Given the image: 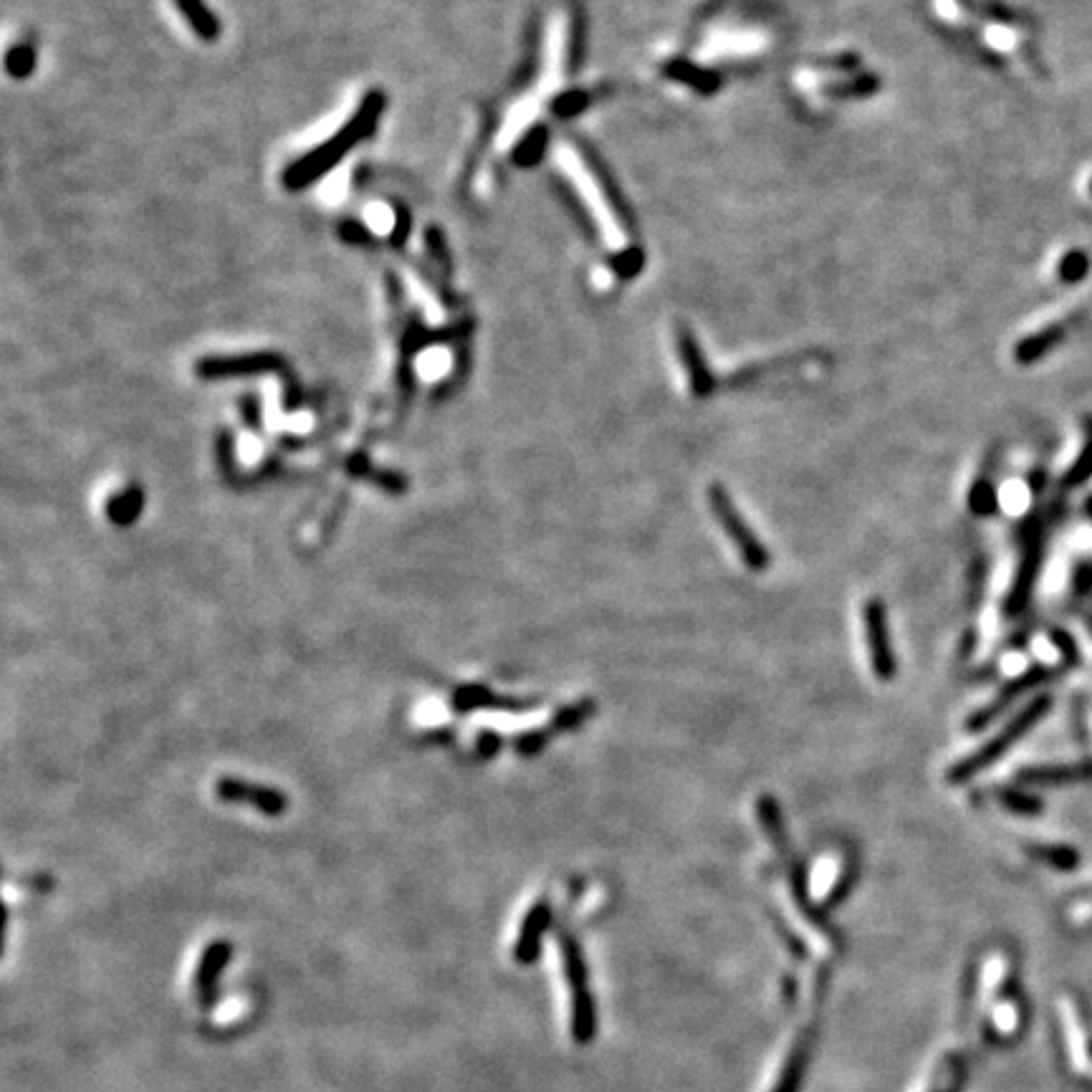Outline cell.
<instances>
[{
	"label": "cell",
	"instance_id": "6da1fadb",
	"mask_svg": "<svg viewBox=\"0 0 1092 1092\" xmlns=\"http://www.w3.org/2000/svg\"><path fill=\"white\" fill-rule=\"evenodd\" d=\"M1049 709H1052V699H1049V696H1039V699L1032 701L1030 706H1025V709L1014 715L1012 721H1009L997 736L989 738V741H986L984 746H979L974 754L963 756L961 761H956L946 774L948 782L963 784V782H969V779L979 777L981 772H986L994 761H999L1009 749H1012L1014 743L1022 741V738H1025L1027 733H1030L1032 728H1035L1037 723L1047 715Z\"/></svg>",
	"mask_w": 1092,
	"mask_h": 1092
},
{
	"label": "cell",
	"instance_id": "7a4b0ae2",
	"mask_svg": "<svg viewBox=\"0 0 1092 1092\" xmlns=\"http://www.w3.org/2000/svg\"><path fill=\"white\" fill-rule=\"evenodd\" d=\"M709 506L713 511L715 521L721 524L723 534L733 541L738 557L746 564V569H751V572H766V569L772 567V554L766 552V546L761 544L759 536L743 521L731 493L721 484H713L709 489Z\"/></svg>",
	"mask_w": 1092,
	"mask_h": 1092
},
{
	"label": "cell",
	"instance_id": "3957f363",
	"mask_svg": "<svg viewBox=\"0 0 1092 1092\" xmlns=\"http://www.w3.org/2000/svg\"><path fill=\"white\" fill-rule=\"evenodd\" d=\"M557 160H559V164H562L564 172H567V175L575 180L577 190L582 192V197H585L587 203H590L592 215L598 218V226L602 228V233L607 236V241L612 243V246L627 248L625 243H622V241H625V233H622V226H619L617 213H614V208L609 205V200H604V190L600 187L598 177L592 175L590 169L582 164V160L577 158L572 150H567V147H559Z\"/></svg>",
	"mask_w": 1092,
	"mask_h": 1092
},
{
	"label": "cell",
	"instance_id": "277c9868",
	"mask_svg": "<svg viewBox=\"0 0 1092 1092\" xmlns=\"http://www.w3.org/2000/svg\"><path fill=\"white\" fill-rule=\"evenodd\" d=\"M862 630H865L867 655H870L875 678L883 683H890L898 673V658L896 650H893V637H890L885 604L878 598L865 600V604H862Z\"/></svg>",
	"mask_w": 1092,
	"mask_h": 1092
},
{
	"label": "cell",
	"instance_id": "5b68a950",
	"mask_svg": "<svg viewBox=\"0 0 1092 1092\" xmlns=\"http://www.w3.org/2000/svg\"><path fill=\"white\" fill-rule=\"evenodd\" d=\"M1049 676H1052V670H1049V668H1044V665H1037V668L1027 670L1025 676L1014 678V681H1012V683H1007V686H1004V691H1002V693H999L997 699L991 701V704H989V706H984V709H981V710H979V713H974V715H971L969 721H966V726H969V728H974V731H979V728H984V726H986V723H991V721H994V718H997V715H999V713H1002V710H1004V709H1007V706H1009V704H1012V701H1017V699H1020L1022 693H1025V691H1030V688H1035V686H1037V683L1047 681V678H1049Z\"/></svg>",
	"mask_w": 1092,
	"mask_h": 1092
},
{
	"label": "cell",
	"instance_id": "8992f818",
	"mask_svg": "<svg viewBox=\"0 0 1092 1092\" xmlns=\"http://www.w3.org/2000/svg\"><path fill=\"white\" fill-rule=\"evenodd\" d=\"M218 797L226 802H251L259 807L264 815H281L286 807V797L269 787H254V784L236 782V779H223L218 782Z\"/></svg>",
	"mask_w": 1092,
	"mask_h": 1092
},
{
	"label": "cell",
	"instance_id": "52a82bcc",
	"mask_svg": "<svg viewBox=\"0 0 1092 1092\" xmlns=\"http://www.w3.org/2000/svg\"><path fill=\"white\" fill-rule=\"evenodd\" d=\"M1022 784L1030 787H1057V784H1075L1092 779V761H1077V764H1054V766H1027L1020 772Z\"/></svg>",
	"mask_w": 1092,
	"mask_h": 1092
},
{
	"label": "cell",
	"instance_id": "ba28073f",
	"mask_svg": "<svg viewBox=\"0 0 1092 1092\" xmlns=\"http://www.w3.org/2000/svg\"><path fill=\"white\" fill-rule=\"evenodd\" d=\"M549 921H552V911H549V903H536L529 911V916L524 918V926H521V933L516 938V946H513V956L521 963H531L539 956L541 948V935L549 928Z\"/></svg>",
	"mask_w": 1092,
	"mask_h": 1092
},
{
	"label": "cell",
	"instance_id": "9c48e42d",
	"mask_svg": "<svg viewBox=\"0 0 1092 1092\" xmlns=\"http://www.w3.org/2000/svg\"><path fill=\"white\" fill-rule=\"evenodd\" d=\"M678 350H681L683 367H686L688 380H691L693 394L706 397V394L713 389V380H710L709 367H706L704 360H701V352L699 347H696V342H693L691 334L681 332V337H678Z\"/></svg>",
	"mask_w": 1092,
	"mask_h": 1092
},
{
	"label": "cell",
	"instance_id": "30bf717a",
	"mask_svg": "<svg viewBox=\"0 0 1092 1092\" xmlns=\"http://www.w3.org/2000/svg\"><path fill=\"white\" fill-rule=\"evenodd\" d=\"M231 951L233 946L228 943V940H215V943H210V946L205 948L203 958H200V966H197V986H200L205 994L213 989L220 971L228 966V961H231Z\"/></svg>",
	"mask_w": 1092,
	"mask_h": 1092
},
{
	"label": "cell",
	"instance_id": "8fae6325",
	"mask_svg": "<svg viewBox=\"0 0 1092 1092\" xmlns=\"http://www.w3.org/2000/svg\"><path fill=\"white\" fill-rule=\"evenodd\" d=\"M1037 562H1039V546L1035 544V549L1027 554L1025 564H1022V569H1020V575H1017V582H1014V587H1012V595H1009V607H1007L1009 612H1020V609H1025L1027 600H1030L1032 585H1035Z\"/></svg>",
	"mask_w": 1092,
	"mask_h": 1092
},
{
	"label": "cell",
	"instance_id": "7c38bea8",
	"mask_svg": "<svg viewBox=\"0 0 1092 1092\" xmlns=\"http://www.w3.org/2000/svg\"><path fill=\"white\" fill-rule=\"evenodd\" d=\"M448 370H451V355L443 347H430V350H425L423 355L417 357V372L425 380L443 378Z\"/></svg>",
	"mask_w": 1092,
	"mask_h": 1092
},
{
	"label": "cell",
	"instance_id": "4fadbf2b",
	"mask_svg": "<svg viewBox=\"0 0 1092 1092\" xmlns=\"http://www.w3.org/2000/svg\"><path fill=\"white\" fill-rule=\"evenodd\" d=\"M969 511L976 516H989L997 511V493L989 481H976L969 491Z\"/></svg>",
	"mask_w": 1092,
	"mask_h": 1092
},
{
	"label": "cell",
	"instance_id": "5bb4252c",
	"mask_svg": "<svg viewBox=\"0 0 1092 1092\" xmlns=\"http://www.w3.org/2000/svg\"><path fill=\"white\" fill-rule=\"evenodd\" d=\"M999 797H1002L1007 810L1020 812V815H1039L1041 810V802L1037 797H1032V794L1022 792V789H1004Z\"/></svg>",
	"mask_w": 1092,
	"mask_h": 1092
},
{
	"label": "cell",
	"instance_id": "9a60e30c",
	"mask_svg": "<svg viewBox=\"0 0 1092 1092\" xmlns=\"http://www.w3.org/2000/svg\"><path fill=\"white\" fill-rule=\"evenodd\" d=\"M365 220H367V226H370L375 233H380V236H384V233H389L394 228L392 210H389L387 205H382V203L367 205Z\"/></svg>",
	"mask_w": 1092,
	"mask_h": 1092
},
{
	"label": "cell",
	"instance_id": "2e32d148",
	"mask_svg": "<svg viewBox=\"0 0 1092 1092\" xmlns=\"http://www.w3.org/2000/svg\"><path fill=\"white\" fill-rule=\"evenodd\" d=\"M1087 269H1090L1087 256L1080 254V251H1072V254L1064 256L1062 264H1059V276H1062L1067 283H1075L1085 276Z\"/></svg>",
	"mask_w": 1092,
	"mask_h": 1092
},
{
	"label": "cell",
	"instance_id": "e0dca14e",
	"mask_svg": "<svg viewBox=\"0 0 1092 1092\" xmlns=\"http://www.w3.org/2000/svg\"><path fill=\"white\" fill-rule=\"evenodd\" d=\"M1032 850H1035L1041 860H1047L1049 865L1059 867V870H1067V867H1072L1077 862L1075 850H1070V847H1032Z\"/></svg>",
	"mask_w": 1092,
	"mask_h": 1092
},
{
	"label": "cell",
	"instance_id": "ac0fdd59",
	"mask_svg": "<svg viewBox=\"0 0 1092 1092\" xmlns=\"http://www.w3.org/2000/svg\"><path fill=\"white\" fill-rule=\"evenodd\" d=\"M592 715V704H577V706H569V709H562L557 713V718H554V726L557 728H575L580 726L585 718H590Z\"/></svg>",
	"mask_w": 1092,
	"mask_h": 1092
},
{
	"label": "cell",
	"instance_id": "d6986e66",
	"mask_svg": "<svg viewBox=\"0 0 1092 1092\" xmlns=\"http://www.w3.org/2000/svg\"><path fill=\"white\" fill-rule=\"evenodd\" d=\"M1092 476V443H1087L1085 451L1080 453V458L1075 461V466L1070 468V474L1064 479V486H1080L1085 484Z\"/></svg>",
	"mask_w": 1092,
	"mask_h": 1092
},
{
	"label": "cell",
	"instance_id": "ffe728a7",
	"mask_svg": "<svg viewBox=\"0 0 1092 1092\" xmlns=\"http://www.w3.org/2000/svg\"><path fill=\"white\" fill-rule=\"evenodd\" d=\"M670 73H673V76H678V79L686 81V84L699 86L701 91H710L715 86V76H710V73H699L693 66H688V63L670 68Z\"/></svg>",
	"mask_w": 1092,
	"mask_h": 1092
},
{
	"label": "cell",
	"instance_id": "44dd1931",
	"mask_svg": "<svg viewBox=\"0 0 1092 1092\" xmlns=\"http://www.w3.org/2000/svg\"><path fill=\"white\" fill-rule=\"evenodd\" d=\"M344 192H347V182H342V177H334L332 185H324L321 195L327 197V200H339Z\"/></svg>",
	"mask_w": 1092,
	"mask_h": 1092
}]
</instances>
